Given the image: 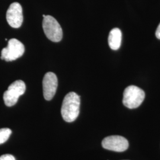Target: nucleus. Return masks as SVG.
Wrapping results in <instances>:
<instances>
[{"label": "nucleus", "instance_id": "f257e3e1", "mask_svg": "<svg viewBox=\"0 0 160 160\" xmlns=\"http://www.w3.org/2000/svg\"><path fill=\"white\" fill-rule=\"evenodd\" d=\"M80 96L74 92H70L64 97L61 108V114L63 120L72 122L80 113Z\"/></svg>", "mask_w": 160, "mask_h": 160}, {"label": "nucleus", "instance_id": "f03ea898", "mask_svg": "<svg viewBox=\"0 0 160 160\" xmlns=\"http://www.w3.org/2000/svg\"><path fill=\"white\" fill-rule=\"evenodd\" d=\"M145 96V92L141 88L137 86H129L123 92V103L129 109H135L142 103Z\"/></svg>", "mask_w": 160, "mask_h": 160}, {"label": "nucleus", "instance_id": "7ed1b4c3", "mask_svg": "<svg viewBox=\"0 0 160 160\" xmlns=\"http://www.w3.org/2000/svg\"><path fill=\"white\" fill-rule=\"evenodd\" d=\"M43 29L46 37L52 42H58L62 39L63 32L57 20L51 16L43 15Z\"/></svg>", "mask_w": 160, "mask_h": 160}, {"label": "nucleus", "instance_id": "20e7f679", "mask_svg": "<svg viewBox=\"0 0 160 160\" xmlns=\"http://www.w3.org/2000/svg\"><path fill=\"white\" fill-rule=\"evenodd\" d=\"M26 91V85L22 80H17L8 87L3 95V99L7 106L12 107L17 103L20 96Z\"/></svg>", "mask_w": 160, "mask_h": 160}, {"label": "nucleus", "instance_id": "39448f33", "mask_svg": "<svg viewBox=\"0 0 160 160\" xmlns=\"http://www.w3.org/2000/svg\"><path fill=\"white\" fill-rule=\"evenodd\" d=\"M24 51V46L21 42L12 39L8 41L7 46L2 49L1 59L7 62L16 60L23 55Z\"/></svg>", "mask_w": 160, "mask_h": 160}, {"label": "nucleus", "instance_id": "423d86ee", "mask_svg": "<svg viewBox=\"0 0 160 160\" xmlns=\"http://www.w3.org/2000/svg\"><path fill=\"white\" fill-rule=\"evenodd\" d=\"M106 149L115 152H123L129 147L128 141L125 138L119 135H112L105 138L102 142Z\"/></svg>", "mask_w": 160, "mask_h": 160}, {"label": "nucleus", "instance_id": "0eeeda50", "mask_svg": "<svg viewBox=\"0 0 160 160\" xmlns=\"http://www.w3.org/2000/svg\"><path fill=\"white\" fill-rule=\"evenodd\" d=\"M8 24L13 28H20L23 21V10L18 2H13L10 6L6 14Z\"/></svg>", "mask_w": 160, "mask_h": 160}, {"label": "nucleus", "instance_id": "6e6552de", "mask_svg": "<svg viewBox=\"0 0 160 160\" xmlns=\"http://www.w3.org/2000/svg\"><path fill=\"white\" fill-rule=\"evenodd\" d=\"M58 87V78L54 73L49 72L43 79V96L46 100H51L54 97Z\"/></svg>", "mask_w": 160, "mask_h": 160}, {"label": "nucleus", "instance_id": "1a4fd4ad", "mask_svg": "<svg viewBox=\"0 0 160 160\" xmlns=\"http://www.w3.org/2000/svg\"><path fill=\"white\" fill-rule=\"evenodd\" d=\"M122 42V32L118 28L112 29L109 35L108 43L109 46L112 50H118L119 49Z\"/></svg>", "mask_w": 160, "mask_h": 160}, {"label": "nucleus", "instance_id": "9d476101", "mask_svg": "<svg viewBox=\"0 0 160 160\" xmlns=\"http://www.w3.org/2000/svg\"><path fill=\"white\" fill-rule=\"evenodd\" d=\"M12 131L8 128L0 129V144L4 143L8 139L12 134Z\"/></svg>", "mask_w": 160, "mask_h": 160}, {"label": "nucleus", "instance_id": "9b49d317", "mask_svg": "<svg viewBox=\"0 0 160 160\" xmlns=\"http://www.w3.org/2000/svg\"><path fill=\"white\" fill-rule=\"evenodd\" d=\"M0 160H16V159L12 155L5 154L0 157Z\"/></svg>", "mask_w": 160, "mask_h": 160}, {"label": "nucleus", "instance_id": "f8f14e48", "mask_svg": "<svg viewBox=\"0 0 160 160\" xmlns=\"http://www.w3.org/2000/svg\"><path fill=\"white\" fill-rule=\"evenodd\" d=\"M155 36L157 37V39H160V23L157 28V29L156 30V32H155Z\"/></svg>", "mask_w": 160, "mask_h": 160}]
</instances>
